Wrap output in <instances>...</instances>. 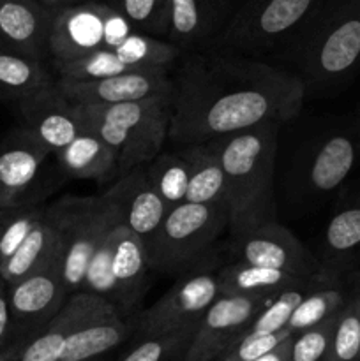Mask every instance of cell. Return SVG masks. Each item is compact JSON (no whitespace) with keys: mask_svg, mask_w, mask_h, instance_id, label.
<instances>
[{"mask_svg":"<svg viewBox=\"0 0 360 361\" xmlns=\"http://www.w3.org/2000/svg\"><path fill=\"white\" fill-rule=\"evenodd\" d=\"M173 76L168 140L210 143L263 123L295 118L306 88L292 69L217 51L184 53Z\"/></svg>","mask_w":360,"mask_h":361,"instance_id":"1","label":"cell"},{"mask_svg":"<svg viewBox=\"0 0 360 361\" xmlns=\"http://www.w3.org/2000/svg\"><path fill=\"white\" fill-rule=\"evenodd\" d=\"M281 123L268 122L244 133L210 141L221 161L228 185V219L232 238L277 222L274 166Z\"/></svg>","mask_w":360,"mask_h":361,"instance_id":"2","label":"cell"},{"mask_svg":"<svg viewBox=\"0 0 360 361\" xmlns=\"http://www.w3.org/2000/svg\"><path fill=\"white\" fill-rule=\"evenodd\" d=\"M281 56L304 83L306 97L341 90L360 63V0H323Z\"/></svg>","mask_w":360,"mask_h":361,"instance_id":"3","label":"cell"},{"mask_svg":"<svg viewBox=\"0 0 360 361\" xmlns=\"http://www.w3.org/2000/svg\"><path fill=\"white\" fill-rule=\"evenodd\" d=\"M172 95L124 104H76L85 130L115 152L119 176L148 164L162 152L172 122Z\"/></svg>","mask_w":360,"mask_h":361,"instance_id":"4","label":"cell"},{"mask_svg":"<svg viewBox=\"0 0 360 361\" xmlns=\"http://www.w3.org/2000/svg\"><path fill=\"white\" fill-rule=\"evenodd\" d=\"M321 4L323 0H247L232 14L210 49L258 60L282 53Z\"/></svg>","mask_w":360,"mask_h":361,"instance_id":"5","label":"cell"},{"mask_svg":"<svg viewBox=\"0 0 360 361\" xmlns=\"http://www.w3.org/2000/svg\"><path fill=\"white\" fill-rule=\"evenodd\" d=\"M228 228V208L222 204H179L145 242L148 267L161 274H186L200 264Z\"/></svg>","mask_w":360,"mask_h":361,"instance_id":"6","label":"cell"},{"mask_svg":"<svg viewBox=\"0 0 360 361\" xmlns=\"http://www.w3.org/2000/svg\"><path fill=\"white\" fill-rule=\"evenodd\" d=\"M60 208L59 270L67 291H81L85 271L95 250L122 224L119 208L104 196L64 197Z\"/></svg>","mask_w":360,"mask_h":361,"instance_id":"7","label":"cell"},{"mask_svg":"<svg viewBox=\"0 0 360 361\" xmlns=\"http://www.w3.org/2000/svg\"><path fill=\"white\" fill-rule=\"evenodd\" d=\"M219 298V277L208 270H189L157 302L134 314V335L138 338L173 334L194 328L208 307Z\"/></svg>","mask_w":360,"mask_h":361,"instance_id":"8","label":"cell"},{"mask_svg":"<svg viewBox=\"0 0 360 361\" xmlns=\"http://www.w3.org/2000/svg\"><path fill=\"white\" fill-rule=\"evenodd\" d=\"M182 55L184 53L176 46L164 39L133 32L116 48L99 49L69 63H55L53 71L62 80H102L141 71H169Z\"/></svg>","mask_w":360,"mask_h":361,"instance_id":"9","label":"cell"},{"mask_svg":"<svg viewBox=\"0 0 360 361\" xmlns=\"http://www.w3.org/2000/svg\"><path fill=\"white\" fill-rule=\"evenodd\" d=\"M71 293L60 277L59 263L7 286L11 345L21 348L60 312Z\"/></svg>","mask_w":360,"mask_h":361,"instance_id":"10","label":"cell"},{"mask_svg":"<svg viewBox=\"0 0 360 361\" xmlns=\"http://www.w3.org/2000/svg\"><path fill=\"white\" fill-rule=\"evenodd\" d=\"M233 254L240 263L272 268L306 281H335L325 275L320 259L279 222L261 226L233 240Z\"/></svg>","mask_w":360,"mask_h":361,"instance_id":"11","label":"cell"},{"mask_svg":"<svg viewBox=\"0 0 360 361\" xmlns=\"http://www.w3.org/2000/svg\"><path fill=\"white\" fill-rule=\"evenodd\" d=\"M272 300L274 298L219 295L201 317L182 361H215L221 358L246 334L254 317Z\"/></svg>","mask_w":360,"mask_h":361,"instance_id":"12","label":"cell"},{"mask_svg":"<svg viewBox=\"0 0 360 361\" xmlns=\"http://www.w3.org/2000/svg\"><path fill=\"white\" fill-rule=\"evenodd\" d=\"M359 154V137L348 129H332L318 137L300 161L299 187L302 196L323 200L334 194L353 171Z\"/></svg>","mask_w":360,"mask_h":361,"instance_id":"13","label":"cell"},{"mask_svg":"<svg viewBox=\"0 0 360 361\" xmlns=\"http://www.w3.org/2000/svg\"><path fill=\"white\" fill-rule=\"evenodd\" d=\"M113 316H119V312L106 300L87 291L73 293L60 312L21 345L16 361H60L71 335Z\"/></svg>","mask_w":360,"mask_h":361,"instance_id":"14","label":"cell"},{"mask_svg":"<svg viewBox=\"0 0 360 361\" xmlns=\"http://www.w3.org/2000/svg\"><path fill=\"white\" fill-rule=\"evenodd\" d=\"M55 87L74 104H124L173 94V78L168 69H155L102 80L74 81L56 78Z\"/></svg>","mask_w":360,"mask_h":361,"instance_id":"15","label":"cell"},{"mask_svg":"<svg viewBox=\"0 0 360 361\" xmlns=\"http://www.w3.org/2000/svg\"><path fill=\"white\" fill-rule=\"evenodd\" d=\"M49 155L25 127L0 141V212L32 204L28 194L39 183Z\"/></svg>","mask_w":360,"mask_h":361,"instance_id":"16","label":"cell"},{"mask_svg":"<svg viewBox=\"0 0 360 361\" xmlns=\"http://www.w3.org/2000/svg\"><path fill=\"white\" fill-rule=\"evenodd\" d=\"M109 6L87 0L59 11L49 34V59L55 63H69L90 53L106 49V14Z\"/></svg>","mask_w":360,"mask_h":361,"instance_id":"17","label":"cell"},{"mask_svg":"<svg viewBox=\"0 0 360 361\" xmlns=\"http://www.w3.org/2000/svg\"><path fill=\"white\" fill-rule=\"evenodd\" d=\"M25 129L52 154H59L85 130L80 109L55 83L18 102Z\"/></svg>","mask_w":360,"mask_h":361,"instance_id":"18","label":"cell"},{"mask_svg":"<svg viewBox=\"0 0 360 361\" xmlns=\"http://www.w3.org/2000/svg\"><path fill=\"white\" fill-rule=\"evenodd\" d=\"M55 14L35 0H0V48L44 62Z\"/></svg>","mask_w":360,"mask_h":361,"instance_id":"19","label":"cell"},{"mask_svg":"<svg viewBox=\"0 0 360 361\" xmlns=\"http://www.w3.org/2000/svg\"><path fill=\"white\" fill-rule=\"evenodd\" d=\"M148 259L141 236L119 224L112 231V277L115 281V310L127 319L148 288Z\"/></svg>","mask_w":360,"mask_h":361,"instance_id":"20","label":"cell"},{"mask_svg":"<svg viewBox=\"0 0 360 361\" xmlns=\"http://www.w3.org/2000/svg\"><path fill=\"white\" fill-rule=\"evenodd\" d=\"M102 196L112 201L122 215V224L147 242L168 214V207L148 182L145 166L119 176Z\"/></svg>","mask_w":360,"mask_h":361,"instance_id":"21","label":"cell"},{"mask_svg":"<svg viewBox=\"0 0 360 361\" xmlns=\"http://www.w3.org/2000/svg\"><path fill=\"white\" fill-rule=\"evenodd\" d=\"M169 28L166 41L182 53L212 46L229 14V0H168Z\"/></svg>","mask_w":360,"mask_h":361,"instance_id":"22","label":"cell"},{"mask_svg":"<svg viewBox=\"0 0 360 361\" xmlns=\"http://www.w3.org/2000/svg\"><path fill=\"white\" fill-rule=\"evenodd\" d=\"M321 268L325 275L342 281L360 264V194L339 204L321 236Z\"/></svg>","mask_w":360,"mask_h":361,"instance_id":"23","label":"cell"},{"mask_svg":"<svg viewBox=\"0 0 360 361\" xmlns=\"http://www.w3.org/2000/svg\"><path fill=\"white\" fill-rule=\"evenodd\" d=\"M60 208L59 201L44 208V214L25 238L20 249L0 267V279L7 286L59 263Z\"/></svg>","mask_w":360,"mask_h":361,"instance_id":"24","label":"cell"},{"mask_svg":"<svg viewBox=\"0 0 360 361\" xmlns=\"http://www.w3.org/2000/svg\"><path fill=\"white\" fill-rule=\"evenodd\" d=\"M219 295L224 296H258L275 298L293 289H311L327 282L342 281H306L284 271L235 261L219 270Z\"/></svg>","mask_w":360,"mask_h":361,"instance_id":"25","label":"cell"},{"mask_svg":"<svg viewBox=\"0 0 360 361\" xmlns=\"http://www.w3.org/2000/svg\"><path fill=\"white\" fill-rule=\"evenodd\" d=\"M60 169L71 178L108 182L119 176V161L108 145L90 130H83L56 154Z\"/></svg>","mask_w":360,"mask_h":361,"instance_id":"26","label":"cell"},{"mask_svg":"<svg viewBox=\"0 0 360 361\" xmlns=\"http://www.w3.org/2000/svg\"><path fill=\"white\" fill-rule=\"evenodd\" d=\"M180 155L189 164V187L186 203L222 204L228 208V185L221 161L208 143L186 145Z\"/></svg>","mask_w":360,"mask_h":361,"instance_id":"27","label":"cell"},{"mask_svg":"<svg viewBox=\"0 0 360 361\" xmlns=\"http://www.w3.org/2000/svg\"><path fill=\"white\" fill-rule=\"evenodd\" d=\"M134 335L133 317L113 316L95 321L71 335L66 342L60 361H92L104 353L119 348L122 342Z\"/></svg>","mask_w":360,"mask_h":361,"instance_id":"28","label":"cell"},{"mask_svg":"<svg viewBox=\"0 0 360 361\" xmlns=\"http://www.w3.org/2000/svg\"><path fill=\"white\" fill-rule=\"evenodd\" d=\"M53 83L44 62L0 48V97L20 102Z\"/></svg>","mask_w":360,"mask_h":361,"instance_id":"29","label":"cell"},{"mask_svg":"<svg viewBox=\"0 0 360 361\" xmlns=\"http://www.w3.org/2000/svg\"><path fill=\"white\" fill-rule=\"evenodd\" d=\"M339 284L341 282H327L307 289L293 310L286 330L292 335H296L335 316L352 298V293L348 295Z\"/></svg>","mask_w":360,"mask_h":361,"instance_id":"30","label":"cell"},{"mask_svg":"<svg viewBox=\"0 0 360 361\" xmlns=\"http://www.w3.org/2000/svg\"><path fill=\"white\" fill-rule=\"evenodd\" d=\"M148 182L155 189L168 210L186 203L189 187V164L180 152H161L148 164H145Z\"/></svg>","mask_w":360,"mask_h":361,"instance_id":"31","label":"cell"},{"mask_svg":"<svg viewBox=\"0 0 360 361\" xmlns=\"http://www.w3.org/2000/svg\"><path fill=\"white\" fill-rule=\"evenodd\" d=\"M109 6L119 11L134 32L152 35V37H168L169 28V2L168 0H109Z\"/></svg>","mask_w":360,"mask_h":361,"instance_id":"32","label":"cell"},{"mask_svg":"<svg viewBox=\"0 0 360 361\" xmlns=\"http://www.w3.org/2000/svg\"><path fill=\"white\" fill-rule=\"evenodd\" d=\"M42 214L44 208L35 204L0 212V267L20 249Z\"/></svg>","mask_w":360,"mask_h":361,"instance_id":"33","label":"cell"},{"mask_svg":"<svg viewBox=\"0 0 360 361\" xmlns=\"http://www.w3.org/2000/svg\"><path fill=\"white\" fill-rule=\"evenodd\" d=\"M198 326L155 337L138 338L136 345L120 361H182Z\"/></svg>","mask_w":360,"mask_h":361,"instance_id":"34","label":"cell"},{"mask_svg":"<svg viewBox=\"0 0 360 361\" xmlns=\"http://www.w3.org/2000/svg\"><path fill=\"white\" fill-rule=\"evenodd\" d=\"M325 361H360V316L353 302V293L335 321Z\"/></svg>","mask_w":360,"mask_h":361,"instance_id":"35","label":"cell"},{"mask_svg":"<svg viewBox=\"0 0 360 361\" xmlns=\"http://www.w3.org/2000/svg\"><path fill=\"white\" fill-rule=\"evenodd\" d=\"M81 291L92 293V295L106 300L115 309L116 289L115 281L112 277V233L92 256L87 271H85Z\"/></svg>","mask_w":360,"mask_h":361,"instance_id":"36","label":"cell"},{"mask_svg":"<svg viewBox=\"0 0 360 361\" xmlns=\"http://www.w3.org/2000/svg\"><path fill=\"white\" fill-rule=\"evenodd\" d=\"M306 291L307 289H293V291H286L282 295L275 296L254 317L253 323H251V326L247 328L244 335H270L286 330V324H288L293 310L299 305L300 298H302Z\"/></svg>","mask_w":360,"mask_h":361,"instance_id":"37","label":"cell"},{"mask_svg":"<svg viewBox=\"0 0 360 361\" xmlns=\"http://www.w3.org/2000/svg\"><path fill=\"white\" fill-rule=\"evenodd\" d=\"M341 312V310H339ZM339 312L335 316L328 317L323 323L316 326L304 330L300 334L293 335L292 351H289V361H325L330 348L332 334H334L335 321H337Z\"/></svg>","mask_w":360,"mask_h":361,"instance_id":"38","label":"cell"},{"mask_svg":"<svg viewBox=\"0 0 360 361\" xmlns=\"http://www.w3.org/2000/svg\"><path fill=\"white\" fill-rule=\"evenodd\" d=\"M292 337L288 330L270 335H242L219 361H254Z\"/></svg>","mask_w":360,"mask_h":361,"instance_id":"39","label":"cell"},{"mask_svg":"<svg viewBox=\"0 0 360 361\" xmlns=\"http://www.w3.org/2000/svg\"><path fill=\"white\" fill-rule=\"evenodd\" d=\"M11 345V312L7 302V284L0 279V353Z\"/></svg>","mask_w":360,"mask_h":361,"instance_id":"40","label":"cell"},{"mask_svg":"<svg viewBox=\"0 0 360 361\" xmlns=\"http://www.w3.org/2000/svg\"><path fill=\"white\" fill-rule=\"evenodd\" d=\"M292 341H293V335L292 337L286 338L284 342L274 348L272 351H268L267 355L260 356L258 360L254 361H289V351H292Z\"/></svg>","mask_w":360,"mask_h":361,"instance_id":"41","label":"cell"},{"mask_svg":"<svg viewBox=\"0 0 360 361\" xmlns=\"http://www.w3.org/2000/svg\"><path fill=\"white\" fill-rule=\"evenodd\" d=\"M37 4H41L46 9L53 11V13H59V11L67 9V7L78 6V4H83L87 0H35Z\"/></svg>","mask_w":360,"mask_h":361,"instance_id":"42","label":"cell"},{"mask_svg":"<svg viewBox=\"0 0 360 361\" xmlns=\"http://www.w3.org/2000/svg\"><path fill=\"white\" fill-rule=\"evenodd\" d=\"M21 348H9L4 353H0V361H16L18 353H20Z\"/></svg>","mask_w":360,"mask_h":361,"instance_id":"43","label":"cell"},{"mask_svg":"<svg viewBox=\"0 0 360 361\" xmlns=\"http://www.w3.org/2000/svg\"><path fill=\"white\" fill-rule=\"evenodd\" d=\"M353 302H355L356 310H359V316H360V295H356L355 291H353Z\"/></svg>","mask_w":360,"mask_h":361,"instance_id":"44","label":"cell"},{"mask_svg":"<svg viewBox=\"0 0 360 361\" xmlns=\"http://www.w3.org/2000/svg\"><path fill=\"white\" fill-rule=\"evenodd\" d=\"M356 137H359V145H360V122H359V127H356Z\"/></svg>","mask_w":360,"mask_h":361,"instance_id":"45","label":"cell"},{"mask_svg":"<svg viewBox=\"0 0 360 361\" xmlns=\"http://www.w3.org/2000/svg\"><path fill=\"white\" fill-rule=\"evenodd\" d=\"M355 293H356V295H360V286H359V288L355 289Z\"/></svg>","mask_w":360,"mask_h":361,"instance_id":"46","label":"cell"},{"mask_svg":"<svg viewBox=\"0 0 360 361\" xmlns=\"http://www.w3.org/2000/svg\"><path fill=\"white\" fill-rule=\"evenodd\" d=\"M92 361H101V360H99V358H97V360H92Z\"/></svg>","mask_w":360,"mask_h":361,"instance_id":"47","label":"cell"}]
</instances>
